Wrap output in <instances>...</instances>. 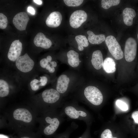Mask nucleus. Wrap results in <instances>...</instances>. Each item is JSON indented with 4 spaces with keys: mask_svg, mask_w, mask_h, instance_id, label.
Segmentation results:
<instances>
[{
    "mask_svg": "<svg viewBox=\"0 0 138 138\" xmlns=\"http://www.w3.org/2000/svg\"><path fill=\"white\" fill-rule=\"evenodd\" d=\"M137 50V44L133 38L130 37L126 40L124 49L125 59L128 62L133 61L136 57Z\"/></svg>",
    "mask_w": 138,
    "mask_h": 138,
    "instance_id": "nucleus-6",
    "label": "nucleus"
},
{
    "mask_svg": "<svg viewBox=\"0 0 138 138\" xmlns=\"http://www.w3.org/2000/svg\"><path fill=\"white\" fill-rule=\"evenodd\" d=\"M87 17V14L84 11L81 10H76L70 16V25L73 28H78L86 21Z\"/></svg>",
    "mask_w": 138,
    "mask_h": 138,
    "instance_id": "nucleus-8",
    "label": "nucleus"
},
{
    "mask_svg": "<svg viewBox=\"0 0 138 138\" xmlns=\"http://www.w3.org/2000/svg\"><path fill=\"white\" fill-rule=\"evenodd\" d=\"M28 12L32 15H34L35 13V10L32 7L29 6L27 8Z\"/></svg>",
    "mask_w": 138,
    "mask_h": 138,
    "instance_id": "nucleus-34",
    "label": "nucleus"
},
{
    "mask_svg": "<svg viewBox=\"0 0 138 138\" xmlns=\"http://www.w3.org/2000/svg\"><path fill=\"white\" fill-rule=\"evenodd\" d=\"M75 39L78 44V49L80 51L83 50L84 47H87L89 45L88 40L85 36H77L75 37Z\"/></svg>",
    "mask_w": 138,
    "mask_h": 138,
    "instance_id": "nucleus-20",
    "label": "nucleus"
},
{
    "mask_svg": "<svg viewBox=\"0 0 138 138\" xmlns=\"http://www.w3.org/2000/svg\"><path fill=\"white\" fill-rule=\"evenodd\" d=\"M29 19L27 14L25 12H22L17 13L14 16L13 22L18 30L23 31L26 30Z\"/></svg>",
    "mask_w": 138,
    "mask_h": 138,
    "instance_id": "nucleus-9",
    "label": "nucleus"
},
{
    "mask_svg": "<svg viewBox=\"0 0 138 138\" xmlns=\"http://www.w3.org/2000/svg\"><path fill=\"white\" fill-rule=\"evenodd\" d=\"M137 38H138V34L137 35Z\"/></svg>",
    "mask_w": 138,
    "mask_h": 138,
    "instance_id": "nucleus-39",
    "label": "nucleus"
},
{
    "mask_svg": "<svg viewBox=\"0 0 138 138\" xmlns=\"http://www.w3.org/2000/svg\"><path fill=\"white\" fill-rule=\"evenodd\" d=\"M50 63V64L53 67H55L57 66V64L56 62L55 61H51Z\"/></svg>",
    "mask_w": 138,
    "mask_h": 138,
    "instance_id": "nucleus-35",
    "label": "nucleus"
},
{
    "mask_svg": "<svg viewBox=\"0 0 138 138\" xmlns=\"http://www.w3.org/2000/svg\"><path fill=\"white\" fill-rule=\"evenodd\" d=\"M67 55L68 63L71 66L76 67L79 65L80 61L77 52L73 50H70L68 52Z\"/></svg>",
    "mask_w": 138,
    "mask_h": 138,
    "instance_id": "nucleus-17",
    "label": "nucleus"
},
{
    "mask_svg": "<svg viewBox=\"0 0 138 138\" xmlns=\"http://www.w3.org/2000/svg\"><path fill=\"white\" fill-rule=\"evenodd\" d=\"M33 2L36 4L39 5H41L42 3V2L41 0H34Z\"/></svg>",
    "mask_w": 138,
    "mask_h": 138,
    "instance_id": "nucleus-36",
    "label": "nucleus"
},
{
    "mask_svg": "<svg viewBox=\"0 0 138 138\" xmlns=\"http://www.w3.org/2000/svg\"><path fill=\"white\" fill-rule=\"evenodd\" d=\"M20 138H32L31 137H30L29 136H23L22 137H21Z\"/></svg>",
    "mask_w": 138,
    "mask_h": 138,
    "instance_id": "nucleus-38",
    "label": "nucleus"
},
{
    "mask_svg": "<svg viewBox=\"0 0 138 138\" xmlns=\"http://www.w3.org/2000/svg\"><path fill=\"white\" fill-rule=\"evenodd\" d=\"M8 24L7 17L3 14L0 13V28L4 29L6 28Z\"/></svg>",
    "mask_w": 138,
    "mask_h": 138,
    "instance_id": "nucleus-25",
    "label": "nucleus"
},
{
    "mask_svg": "<svg viewBox=\"0 0 138 138\" xmlns=\"http://www.w3.org/2000/svg\"><path fill=\"white\" fill-rule=\"evenodd\" d=\"M100 138H117L113 136L111 131L109 129L104 130L101 133Z\"/></svg>",
    "mask_w": 138,
    "mask_h": 138,
    "instance_id": "nucleus-27",
    "label": "nucleus"
},
{
    "mask_svg": "<svg viewBox=\"0 0 138 138\" xmlns=\"http://www.w3.org/2000/svg\"><path fill=\"white\" fill-rule=\"evenodd\" d=\"M116 104L117 106L122 110L126 111L128 109V106L127 104L121 100H117L116 102Z\"/></svg>",
    "mask_w": 138,
    "mask_h": 138,
    "instance_id": "nucleus-26",
    "label": "nucleus"
},
{
    "mask_svg": "<svg viewBox=\"0 0 138 138\" xmlns=\"http://www.w3.org/2000/svg\"><path fill=\"white\" fill-rule=\"evenodd\" d=\"M132 117L134 122L138 124V111L133 112L132 113Z\"/></svg>",
    "mask_w": 138,
    "mask_h": 138,
    "instance_id": "nucleus-31",
    "label": "nucleus"
},
{
    "mask_svg": "<svg viewBox=\"0 0 138 138\" xmlns=\"http://www.w3.org/2000/svg\"><path fill=\"white\" fill-rule=\"evenodd\" d=\"M42 96L43 101L48 104H56L61 107L64 103L61 102L60 94L54 89L44 90L42 93Z\"/></svg>",
    "mask_w": 138,
    "mask_h": 138,
    "instance_id": "nucleus-5",
    "label": "nucleus"
},
{
    "mask_svg": "<svg viewBox=\"0 0 138 138\" xmlns=\"http://www.w3.org/2000/svg\"><path fill=\"white\" fill-rule=\"evenodd\" d=\"M61 108V112L65 116L71 119L82 120L87 123L89 118L88 112L77 103H64Z\"/></svg>",
    "mask_w": 138,
    "mask_h": 138,
    "instance_id": "nucleus-1",
    "label": "nucleus"
},
{
    "mask_svg": "<svg viewBox=\"0 0 138 138\" xmlns=\"http://www.w3.org/2000/svg\"><path fill=\"white\" fill-rule=\"evenodd\" d=\"M91 64L97 70H99L102 67L103 64L102 53L99 50L93 52L91 60Z\"/></svg>",
    "mask_w": 138,
    "mask_h": 138,
    "instance_id": "nucleus-15",
    "label": "nucleus"
},
{
    "mask_svg": "<svg viewBox=\"0 0 138 138\" xmlns=\"http://www.w3.org/2000/svg\"><path fill=\"white\" fill-rule=\"evenodd\" d=\"M9 92V85L4 80H0V96L3 97L7 96Z\"/></svg>",
    "mask_w": 138,
    "mask_h": 138,
    "instance_id": "nucleus-22",
    "label": "nucleus"
},
{
    "mask_svg": "<svg viewBox=\"0 0 138 138\" xmlns=\"http://www.w3.org/2000/svg\"><path fill=\"white\" fill-rule=\"evenodd\" d=\"M46 58L49 63L51 61L52 58L51 56L48 55L47 56Z\"/></svg>",
    "mask_w": 138,
    "mask_h": 138,
    "instance_id": "nucleus-37",
    "label": "nucleus"
},
{
    "mask_svg": "<svg viewBox=\"0 0 138 138\" xmlns=\"http://www.w3.org/2000/svg\"><path fill=\"white\" fill-rule=\"evenodd\" d=\"M77 127V124L74 122H72L70 126L64 132L55 136L54 138H69L71 133Z\"/></svg>",
    "mask_w": 138,
    "mask_h": 138,
    "instance_id": "nucleus-21",
    "label": "nucleus"
},
{
    "mask_svg": "<svg viewBox=\"0 0 138 138\" xmlns=\"http://www.w3.org/2000/svg\"><path fill=\"white\" fill-rule=\"evenodd\" d=\"M16 67L20 71L27 73L30 71L33 68L34 62L27 53L19 56L16 60Z\"/></svg>",
    "mask_w": 138,
    "mask_h": 138,
    "instance_id": "nucleus-7",
    "label": "nucleus"
},
{
    "mask_svg": "<svg viewBox=\"0 0 138 138\" xmlns=\"http://www.w3.org/2000/svg\"><path fill=\"white\" fill-rule=\"evenodd\" d=\"M122 14L124 24L127 26H131L133 19L136 15L135 10L131 8L127 7L123 10Z\"/></svg>",
    "mask_w": 138,
    "mask_h": 138,
    "instance_id": "nucleus-16",
    "label": "nucleus"
},
{
    "mask_svg": "<svg viewBox=\"0 0 138 138\" xmlns=\"http://www.w3.org/2000/svg\"><path fill=\"white\" fill-rule=\"evenodd\" d=\"M22 44L19 40H15L12 43L7 54L9 60L16 61L21 55L22 50Z\"/></svg>",
    "mask_w": 138,
    "mask_h": 138,
    "instance_id": "nucleus-10",
    "label": "nucleus"
},
{
    "mask_svg": "<svg viewBox=\"0 0 138 138\" xmlns=\"http://www.w3.org/2000/svg\"><path fill=\"white\" fill-rule=\"evenodd\" d=\"M105 41L109 52L115 59L119 60L123 58V53L120 45L113 36H108Z\"/></svg>",
    "mask_w": 138,
    "mask_h": 138,
    "instance_id": "nucleus-4",
    "label": "nucleus"
},
{
    "mask_svg": "<svg viewBox=\"0 0 138 138\" xmlns=\"http://www.w3.org/2000/svg\"><path fill=\"white\" fill-rule=\"evenodd\" d=\"M33 42L35 45L37 47H40L44 49L50 48L52 44L51 40L46 38L43 33H38L34 38Z\"/></svg>",
    "mask_w": 138,
    "mask_h": 138,
    "instance_id": "nucleus-13",
    "label": "nucleus"
},
{
    "mask_svg": "<svg viewBox=\"0 0 138 138\" xmlns=\"http://www.w3.org/2000/svg\"><path fill=\"white\" fill-rule=\"evenodd\" d=\"M120 1L119 0H102L101 1L102 7L104 9H107L112 6L118 5Z\"/></svg>",
    "mask_w": 138,
    "mask_h": 138,
    "instance_id": "nucleus-23",
    "label": "nucleus"
},
{
    "mask_svg": "<svg viewBox=\"0 0 138 138\" xmlns=\"http://www.w3.org/2000/svg\"><path fill=\"white\" fill-rule=\"evenodd\" d=\"M87 33L88 35V40L91 44H99L105 40V36L103 34L95 35L90 30L87 31Z\"/></svg>",
    "mask_w": 138,
    "mask_h": 138,
    "instance_id": "nucleus-18",
    "label": "nucleus"
},
{
    "mask_svg": "<svg viewBox=\"0 0 138 138\" xmlns=\"http://www.w3.org/2000/svg\"><path fill=\"white\" fill-rule=\"evenodd\" d=\"M61 14L58 11L51 13L47 17L45 23L48 27L51 28H56L61 24L62 20Z\"/></svg>",
    "mask_w": 138,
    "mask_h": 138,
    "instance_id": "nucleus-12",
    "label": "nucleus"
},
{
    "mask_svg": "<svg viewBox=\"0 0 138 138\" xmlns=\"http://www.w3.org/2000/svg\"><path fill=\"white\" fill-rule=\"evenodd\" d=\"M78 138H89V135L88 130H86L83 134Z\"/></svg>",
    "mask_w": 138,
    "mask_h": 138,
    "instance_id": "nucleus-33",
    "label": "nucleus"
},
{
    "mask_svg": "<svg viewBox=\"0 0 138 138\" xmlns=\"http://www.w3.org/2000/svg\"><path fill=\"white\" fill-rule=\"evenodd\" d=\"M83 96L87 102L94 106H99L103 100V96L100 91L93 86H88L84 89L83 92Z\"/></svg>",
    "mask_w": 138,
    "mask_h": 138,
    "instance_id": "nucleus-3",
    "label": "nucleus"
},
{
    "mask_svg": "<svg viewBox=\"0 0 138 138\" xmlns=\"http://www.w3.org/2000/svg\"><path fill=\"white\" fill-rule=\"evenodd\" d=\"M65 4L68 6L76 7L80 5L83 2V0H64Z\"/></svg>",
    "mask_w": 138,
    "mask_h": 138,
    "instance_id": "nucleus-24",
    "label": "nucleus"
},
{
    "mask_svg": "<svg viewBox=\"0 0 138 138\" xmlns=\"http://www.w3.org/2000/svg\"><path fill=\"white\" fill-rule=\"evenodd\" d=\"M39 82V81L37 79H34L31 82L30 85L32 90L36 91L39 89L40 85L37 83Z\"/></svg>",
    "mask_w": 138,
    "mask_h": 138,
    "instance_id": "nucleus-28",
    "label": "nucleus"
},
{
    "mask_svg": "<svg viewBox=\"0 0 138 138\" xmlns=\"http://www.w3.org/2000/svg\"><path fill=\"white\" fill-rule=\"evenodd\" d=\"M48 81L47 77L45 76L40 77L39 82L40 83L39 85L41 86H45L47 84Z\"/></svg>",
    "mask_w": 138,
    "mask_h": 138,
    "instance_id": "nucleus-30",
    "label": "nucleus"
},
{
    "mask_svg": "<svg viewBox=\"0 0 138 138\" xmlns=\"http://www.w3.org/2000/svg\"><path fill=\"white\" fill-rule=\"evenodd\" d=\"M102 67L104 71L108 73L114 72L116 69L115 62L110 57L105 59Z\"/></svg>",
    "mask_w": 138,
    "mask_h": 138,
    "instance_id": "nucleus-19",
    "label": "nucleus"
},
{
    "mask_svg": "<svg viewBox=\"0 0 138 138\" xmlns=\"http://www.w3.org/2000/svg\"><path fill=\"white\" fill-rule=\"evenodd\" d=\"M48 115L45 118V125L43 131L45 135L50 136L53 135L59 125L64 120L65 116L61 112L59 113Z\"/></svg>",
    "mask_w": 138,
    "mask_h": 138,
    "instance_id": "nucleus-2",
    "label": "nucleus"
},
{
    "mask_svg": "<svg viewBox=\"0 0 138 138\" xmlns=\"http://www.w3.org/2000/svg\"><path fill=\"white\" fill-rule=\"evenodd\" d=\"M70 82L69 78L66 75H61L57 79L56 90L60 94H65L67 92Z\"/></svg>",
    "mask_w": 138,
    "mask_h": 138,
    "instance_id": "nucleus-14",
    "label": "nucleus"
},
{
    "mask_svg": "<svg viewBox=\"0 0 138 138\" xmlns=\"http://www.w3.org/2000/svg\"><path fill=\"white\" fill-rule=\"evenodd\" d=\"M13 116L15 119L26 123L30 122L32 119L30 112L27 109L24 108L16 109L13 112Z\"/></svg>",
    "mask_w": 138,
    "mask_h": 138,
    "instance_id": "nucleus-11",
    "label": "nucleus"
},
{
    "mask_svg": "<svg viewBox=\"0 0 138 138\" xmlns=\"http://www.w3.org/2000/svg\"><path fill=\"white\" fill-rule=\"evenodd\" d=\"M49 63L47 59L44 58L42 59L40 61V64L41 67L43 68H45Z\"/></svg>",
    "mask_w": 138,
    "mask_h": 138,
    "instance_id": "nucleus-29",
    "label": "nucleus"
},
{
    "mask_svg": "<svg viewBox=\"0 0 138 138\" xmlns=\"http://www.w3.org/2000/svg\"><path fill=\"white\" fill-rule=\"evenodd\" d=\"M51 65L48 64L47 66L46 69L48 70L49 71L50 73H53L55 71V69L54 67H53Z\"/></svg>",
    "mask_w": 138,
    "mask_h": 138,
    "instance_id": "nucleus-32",
    "label": "nucleus"
}]
</instances>
